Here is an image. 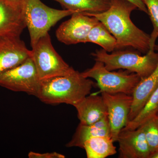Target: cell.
Returning <instances> with one entry per match:
<instances>
[{
	"instance_id": "6da1fadb",
	"label": "cell",
	"mask_w": 158,
	"mask_h": 158,
	"mask_svg": "<svg viewBox=\"0 0 158 158\" xmlns=\"http://www.w3.org/2000/svg\"><path fill=\"white\" fill-rule=\"evenodd\" d=\"M138 9L129 0H111L110 8L98 13H82L96 18L115 37L116 49L132 47L143 53L150 49V35L138 28L132 22L131 14Z\"/></svg>"
},
{
	"instance_id": "7a4b0ae2",
	"label": "cell",
	"mask_w": 158,
	"mask_h": 158,
	"mask_svg": "<svg viewBox=\"0 0 158 158\" xmlns=\"http://www.w3.org/2000/svg\"><path fill=\"white\" fill-rule=\"evenodd\" d=\"M93 81L75 70L63 76L41 81L37 97L47 104L75 105L90 93Z\"/></svg>"
},
{
	"instance_id": "3957f363",
	"label": "cell",
	"mask_w": 158,
	"mask_h": 158,
	"mask_svg": "<svg viewBox=\"0 0 158 158\" xmlns=\"http://www.w3.org/2000/svg\"><path fill=\"white\" fill-rule=\"evenodd\" d=\"M91 55L95 61L103 62L108 70L127 69L137 74L141 79L151 74L158 64V52L155 50H149L146 55L141 56L137 52L131 51H118L109 54L102 49Z\"/></svg>"
},
{
	"instance_id": "277c9868",
	"label": "cell",
	"mask_w": 158,
	"mask_h": 158,
	"mask_svg": "<svg viewBox=\"0 0 158 158\" xmlns=\"http://www.w3.org/2000/svg\"><path fill=\"white\" fill-rule=\"evenodd\" d=\"M20 8L29 30L32 47L58 21L74 13L65 9L51 8L40 0H22Z\"/></svg>"
},
{
	"instance_id": "5b68a950",
	"label": "cell",
	"mask_w": 158,
	"mask_h": 158,
	"mask_svg": "<svg viewBox=\"0 0 158 158\" xmlns=\"http://www.w3.org/2000/svg\"><path fill=\"white\" fill-rule=\"evenodd\" d=\"M32 48L31 57L41 81L68 75L75 71L54 48L48 33L41 37Z\"/></svg>"
},
{
	"instance_id": "8992f818",
	"label": "cell",
	"mask_w": 158,
	"mask_h": 158,
	"mask_svg": "<svg viewBox=\"0 0 158 158\" xmlns=\"http://www.w3.org/2000/svg\"><path fill=\"white\" fill-rule=\"evenodd\" d=\"M130 72H112L108 70L103 62L96 61L92 68L81 73L88 78H93L101 92L123 93L132 95L136 85L141 80L137 74Z\"/></svg>"
},
{
	"instance_id": "52a82bcc",
	"label": "cell",
	"mask_w": 158,
	"mask_h": 158,
	"mask_svg": "<svg viewBox=\"0 0 158 158\" xmlns=\"http://www.w3.org/2000/svg\"><path fill=\"white\" fill-rule=\"evenodd\" d=\"M41 84L31 57L20 65L0 74V86L12 91L37 96Z\"/></svg>"
},
{
	"instance_id": "ba28073f",
	"label": "cell",
	"mask_w": 158,
	"mask_h": 158,
	"mask_svg": "<svg viewBox=\"0 0 158 158\" xmlns=\"http://www.w3.org/2000/svg\"><path fill=\"white\" fill-rule=\"evenodd\" d=\"M108 111L111 137L117 141L118 134L129 121V115L133 102L132 95L123 93L102 92Z\"/></svg>"
},
{
	"instance_id": "9c48e42d",
	"label": "cell",
	"mask_w": 158,
	"mask_h": 158,
	"mask_svg": "<svg viewBox=\"0 0 158 158\" xmlns=\"http://www.w3.org/2000/svg\"><path fill=\"white\" fill-rule=\"evenodd\" d=\"M99 21L96 18L74 12L56 31L57 39L67 45L86 43L88 34Z\"/></svg>"
},
{
	"instance_id": "30bf717a",
	"label": "cell",
	"mask_w": 158,
	"mask_h": 158,
	"mask_svg": "<svg viewBox=\"0 0 158 158\" xmlns=\"http://www.w3.org/2000/svg\"><path fill=\"white\" fill-rule=\"evenodd\" d=\"M120 158H150L151 153L142 126L135 130L123 128L118 135Z\"/></svg>"
},
{
	"instance_id": "8fae6325",
	"label": "cell",
	"mask_w": 158,
	"mask_h": 158,
	"mask_svg": "<svg viewBox=\"0 0 158 158\" xmlns=\"http://www.w3.org/2000/svg\"><path fill=\"white\" fill-rule=\"evenodd\" d=\"M31 55L20 36L0 37V74L20 65Z\"/></svg>"
},
{
	"instance_id": "7c38bea8",
	"label": "cell",
	"mask_w": 158,
	"mask_h": 158,
	"mask_svg": "<svg viewBox=\"0 0 158 158\" xmlns=\"http://www.w3.org/2000/svg\"><path fill=\"white\" fill-rule=\"evenodd\" d=\"M26 27L20 7L0 0V37L20 36Z\"/></svg>"
},
{
	"instance_id": "4fadbf2b",
	"label": "cell",
	"mask_w": 158,
	"mask_h": 158,
	"mask_svg": "<svg viewBox=\"0 0 158 158\" xmlns=\"http://www.w3.org/2000/svg\"><path fill=\"white\" fill-rule=\"evenodd\" d=\"M73 106L81 124H92L108 116L107 109L102 95H88Z\"/></svg>"
},
{
	"instance_id": "5bb4252c",
	"label": "cell",
	"mask_w": 158,
	"mask_h": 158,
	"mask_svg": "<svg viewBox=\"0 0 158 158\" xmlns=\"http://www.w3.org/2000/svg\"><path fill=\"white\" fill-rule=\"evenodd\" d=\"M155 49L158 51V45L156 46ZM158 88V64L153 72L148 77L141 79L134 89L132 94L133 102L129 115V121L138 115Z\"/></svg>"
},
{
	"instance_id": "9a60e30c",
	"label": "cell",
	"mask_w": 158,
	"mask_h": 158,
	"mask_svg": "<svg viewBox=\"0 0 158 158\" xmlns=\"http://www.w3.org/2000/svg\"><path fill=\"white\" fill-rule=\"evenodd\" d=\"M98 136L111 137L108 116L92 124H84L80 123L71 140L66 144V147H77L83 148L85 141Z\"/></svg>"
},
{
	"instance_id": "2e32d148",
	"label": "cell",
	"mask_w": 158,
	"mask_h": 158,
	"mask_svg": "<svg viewBox=\"0 0 158 158\" xmlns=\"http://www.w3.org/2000/svg\"><path fill=\"white\" fill-rule=\"evenodd\" d=\"M85 149L88 158H105L116 153V148L111 137L98 136L85 142Z\"/></svg>"
},
{
	"instance_id": "e0dca14e",
	"label": "cell",
	"mask_w": 158,
	"mask_h": 158,
	"mask_svg": "<svg viewBox=\"0 0 158 158\" xmlns=\"http://www.w3.org/2000/svg\"><path fill=\"white\" fill-rule=\"evenodd\" d=\"M65 10L79 13H98L110 8L111 0H53Z\"/></svg>"
},
{
	"instance_id": "ac0fdd59",
	"label": "cell",
	"mask_w": 158,
	"mask_h": 158,
	"mask_svg": "<svg viewBox=\"0 0 158 158\" xmlns=\"http://www.w3.org/2000/svg\"><path fill=\"white\" fill-rule=\"evenodd\" d=\"M87 42L100 46L107 52H113L116 49L117 46L116 38L100 21L90 30L87 37Z\"/></svg>"
},
{
	"instance_id": "d6986e66",
	"label": "cell",
	"mask_w": 158,
	"mask_h": 158,
	"mask_svg": "<svg viewBox=\"0 0 158 158\" xmlns=\"http://www.w3.org/2000/svg\"><path fill=\"white\" fill-rule=\"evenodd\" d=\"M158 113V88L144 105L140 113L123 128L125 129L135 130L145 123L154 118Z\"/></svg>"
},
{
	"instance_id": "ffe728a7",
	"label": "cell",
	"mask_w": 158,
	"mask_h": 158,
	"mask_svg": "<svg viewBox=\"0 0 158 158\" xmlns=\"http://www.w3.org/2000/svg\"><path fill=\"white\" fill-rule=\"evenodd\" d=\"M146 6L153 26V30L150 35L149 50H155L156 41L158 37V0H142Z\"/></svg>"
},
{
	"instance_id": "44dd1931",
	"label": "cell",
	"mask_w": 158,
	"mask_h": 158,
	"mask_svg": "<svg viewBox=\"0 0 158 158\" xmlns=\"http://www.w3.org/2000/svg\"><path fill=\"white\" fill-rule=\"evenodd\" d=\"M142 126L144 128L145 137L152 155L158 151V124L154 117Z\"/></svg>"
},
{
	"instance_id": "7402d4cb",
	"label": "cell",
	"mask_w": 158,
	"mask_h": 158,
	"mask_svg": "<svg viewBox=\"0 0 158 158\" xmlns=\"http://www.w3.org/2000/svg\"><path fill=\"white\" fill-rule=\"evenodd\" d=\"M28 157L30 158H64L65 156L56 152L37 153L31 152L29 153Z\"/></svg>"
},
{
	"instance_id": "603a6c76",
	"label": "cell",
	"mask_w": 158,
	"mask_h": 158,
	"mask_svg": "<svg viewBox=\"0 0 158 158\" xmlns=\"http://www.w3.org/2000/svg\"><path fill=\"white\" fill-rule=\"evenodd\" d=\"M135 4L138 7V9L141 11H144L146 13H148V10L146 6L143 2L142 0H129Z\"/></svg>"
},
{
	"instance_id": "cb8c5ba5",
	"label": "cell",
	"mask_w": 158,
	"mask_h": 158,
	"mask_svg": "<svg viewBox=\"0 0 158 158\" xmlns=\"http://www.w3.org/2000/svg\"><path fill=\"white\" fill-rule=\"evenodd\" d=\"M11 6L14 7L19 8L22 0H5Z\"/></svg>"
},
{
	"instance_id": "d4e9b609",
	"label": "cell",
	"mask_w": 158,
	"mask_h": 158,
	"mask_svg": "<svg viewBox=\"0 0 158 158\" xmlns=\"http://www.w3.org/2000/svg\"><path fill=\"white\" fill-rule=\"evenodd\" d=\"M150 158H158V151L154 153L150 156Z\"/></svg>"
},
{
	"instance_id": "484cf974",
	"label": "cell",
	"mask_w": 158,
	"mask_h": 158,
	"mask_svg": "<svg viewBox=\"0 0 158 158\" xmlns=\"http://www.w3.org/2000/svg\"><path fill=\"white\" fill-rule=\"evenodd\" d=\"M155 119L156 122L158 124V113L157 115L155 117Z\"/></svg>"
}]
</instances>
